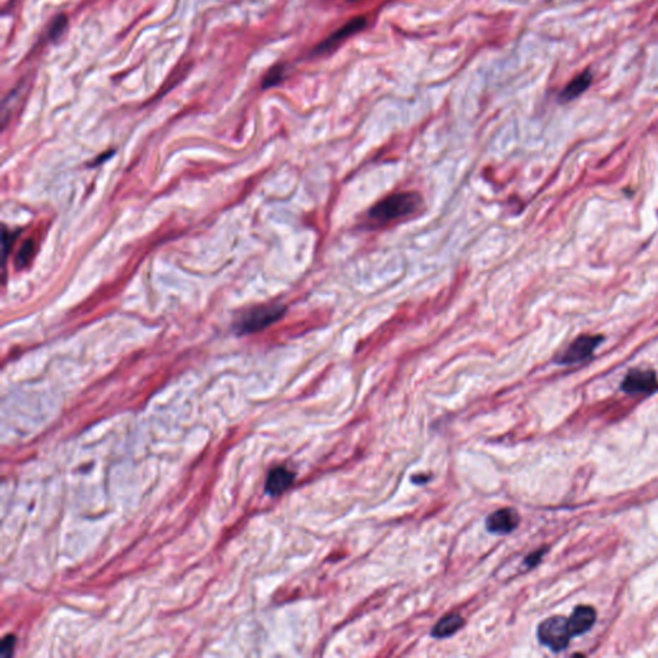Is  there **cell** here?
Returning a JSON list of instances; mask_svg holds the SVG:
<instances>
[{
    "mask_svg": "<svg viewBox=\"0 0 658 658\" xmlns=\"http://www.w3.org/2000/svg\"><path fill=\"white\" fill-rule=\"evenodd\" d=\"M422 203V197L417 192H399L391 194L379 201L378 203H376L369 210L368 219L377 225H385L415 214L421 208Z\"/></svg>",
    "mask_w": 658,
    "mask_h": 658,
    "instance_id": "cell-1",
    "label": "cell"
},
{
    "mask_svg": "<svg viewBox=\"0 0 658 658\" xmlns=\"http://www.w3.org/2000/svg\"><path fill=\"white\" fill-rule=\"evenodd\" d=\"M287 308L280 304L260 305L246 310L236 322V332L239 335H252L270 327L283 318Z\"/></svg>",
    "mask_w": 658,
    "mask_h": 658,
    "instance_id": "cell-2",
    "label": "cell"
},
{
    "mask_svg": "<svg viewBox=\"0 0 658 658\" xmlns=\"http://www.w3.org/2000/svg\"><path fill=\"white\" fill-rule=\"evenodd\" d=\"M567 618L562 616H553L539 625L537 638L540 643L553 652L563 651L571 639Z\"/></svg>",
    "mask_w": 658,
    "mask_h": 658,
    "instance_id": "cell-3",
    "label": "cell"
},
{
    "mask_svg": "<svg viewBox=\"0 0 658 658\" xmlns=\"http://www.w3.org/2000/svg\"><path fill=\"white\" fill-rule=\"evenodd\" d=\"M368 25V20L364 16H359L351 18L350 21L346 22L344 26L337 29L335 32L324 39L322 43L318 44L313 49V56H325L332 53L333 50L337 49L345 40H347L351 36L355 35L364 30Z\"/></svg>",
    "mask_w": 658,
    "mask_h": 658,
    "instance_id": "cell-4",
    "label": "cell"
},
{
    "mask_svg": "<svg viewBox=\"0 0 658 658\" xmlns=\"http://www.w3.org/2000/svg\"><path fill=\"white\" fill-rule=\"evenodd\" d=\"M604 338L602 336H580L568 346V349L557 359V363L571 365L584 361L592 357L594 350L599 346Z\"/></svg>",
    "mask_w": 658,
    "mask_h": 658,
    "instance_id": "cell-5",
    "label": "cell"
},
{
    "mask_svg": "<svg viewBox=\"0 0 658 658\" xmlns=\"http://www.w3.org/2000/svg\"><path fill=\"white\" fill-rule=\"evenodd\" d=\"M657 387L656 373L652 371L633 369L623 378L621 388L626 394H647Z\"/></svg>",
    "mask_w": 658,
    "mask_h": 658,
    "instance_id": "cell-6",
    "label": "cell"
},
{
    "mask_svg": "<svg viewBox=\"0 0 658 658\" xmlns=\"http://www.w3.org/2000/svg\"><path fill=\"white\" fill-rule=\"evenodd\" d=\"M520 523V515L515 509L503 508L495 510L486 518L487 531L499 535H507L517 529Z\"/></svg>",
    "mask_w": 658,
    "mask_h": 658,
    "instance_id": "cell-7",
    "label": "cell"
},
{
    "mask_svg": "<svg viewBox=\"0 0 658 658\" xmlns=\"http://www.w3.org/2000/svg\"><path fill=\"white\" fill-rule=\"evenodd\" d=\"M595 620H597V614L592 607L579 606L578 609H575L570 618H567L571 635L578 637V635L585 634L587 631L593 628Z\"/></svg>",
    "mask_w": 658,
    "mask_h": 658,
    "instance_id": "cell-8",
    "label": "cell"
},
{
    "mask_svg": "<svg viewBox=\"0 0 658 658\" xmlns=\"http://www.w3.org/2000/svg\"><path fill=\"white\" fill-rule=\"evenodd\" d=\"M294 481V473L288 471L285 467H277L272 469L268 476L265 491L272 496H277L292 486Z\"/></svg>",
    "mask_w": 658,
    "mask_h": 658,
    "instance_id": "cell-9",
    "label": "cell"
},
{
    "mask_svg": "<svg viewBox=\"0 0 658 658\" xmlns=\"http://www.w3.org/2000/svg\"><path fill=\"white\" fill-rule=\"evenodd\" d=\"M592 80H593V76H592L590 71H584L582 73H580L576 78H573L568 83V85L566 86L565 89L561 92L559 100L562 103H567V102H571L575 98H578L590 86Z\"/></svg>",
    "mask_w": 658,
    "mask_h": 658,
    "instance_id": "cell-10",
    "label": "cell"
},
{
    "mask_svg": "<svg viewBox=\"0 0 658 658\" xmlns=\"http://www.w3.org/2000/svg\"><path fill=\"white\" fill-rule=\"evenodd\" d=\"M463 623H465V620L457 614L444 616L433 626V629L431 631V635L436 638V639H444V638L450 637L463 626Z\"/></svg>",
    "mask_w": 658,
    "mask_h": 658,
    "instance_id": "cell-11",
    "label": "cell"
},
{
    "mask_svg": "<svg viewBox=\"0 0 658 658\" xmlns=\"http://www.w3.org/2000/svg\"><path fill=\"white\" fill-rule=\"evenodd\" d=\"M286 75L287 65L278 64V65L273 66L272 68L265 73L263 84H261L263 89H270L274 86L280 85V83L286 79Z\"/></svg>",
    "mask_w": 658,
    "mask_h": 658,
    "instance_id": "cell-12",
    "label": "cell"
},
{
    "mask_svg": "<svg viewBox=\"0 0 658 658\" xmlns=\"http://www.w3.org/2000/svg\"><path fill=\"white\" fill-rule=\"evenodd\" d=\"M67 25H68V18L66 15H58L56 18H53V21L50 23L49 30H48L50 40L52 42L59 40L61 36L65 34Z\"/></svg>",
    "mask_w": 658,
    "mask_h": 658,
    "instance_id": "cell-13",
    "label": "cell"
},
{
    "mask_svg": "<svg viewBox=\"0 0 658 658\" xmlns=\"http://www.w3.org/2000/svg\"><path fill=\"white\" fill-rule=\"evenodd\" d=\"M35 244L32 239H28L25 244H22L21 249H20V252L16 258V264L18 268H25L26 265L29 264L31 261V258H34L35 255Z\"/></svg>",
    "mask_w": 658,
    "mask_h": 658,
    "instance_id": "cell-14",
    "label": "cell"
},
{
    "mask_svg": "<svg viewBox=\"0 0 658 658\" xmlns=\"http://www.w3.org/2000/svg\"><path fill=\"white\" fill-rule=\"evenodd\" d=\"M16 639L13 635H8V637L3 639L1 642V657L7 658L12 656L13 653V648H15Z\"/></svg>",
    "mask_w": 658,
    "mask_h": 658,
    "instance_id": "cell-15",
    "label": "cell"
},
{
    "mask_svg": "<svg viewBox=\"0 0 658 658\" xmlns=\"http://www.w3.org/2000/svg\"><path fill=\"white\" fill-rule=\"evenodd\" d=\"M543 553L544 551H537V553H532V554H531V556L527 557V559H526V565H529V567H534V566H537V563L540 562L542 557H543Z\"/></svg>",
    "mask_w": 658,
    "mask_h": 658,
    "instance_id": "cell-16",
    "label": "cell"
},
{
    "mask_svg": "<svg viewBox=\"0 0 658 658\" xmlns=\"http://www.w3.org/2000/svg\"><path fill=\"white\" fill-rule=\"evenodd\" d=\"M349 3H355V1H360V0H347Z\"/></svg>",
    "mask_w": 658,
    "mask_h": 658,
    "instance_id": "cell-17",
    "label": "cell"
}]
</instances>
